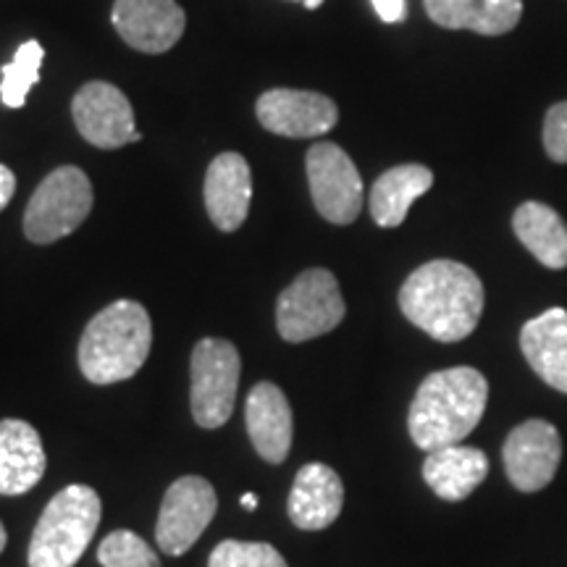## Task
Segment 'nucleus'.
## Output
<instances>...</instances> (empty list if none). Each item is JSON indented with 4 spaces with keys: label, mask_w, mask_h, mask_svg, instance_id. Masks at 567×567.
I'll use <instances>...</instances> for the list:
<instances>
[{
    "label": "nucleus",
    "mask_w": 567,
    "mask_h": 567,
    "mask_svg": "<svg viewBox=\"0 0 567 567\" xmlns=\"http://www.w3.org/2000/svg\"><path fill=\"white\" fill-rule=\"evenodd\" d=\"M484 284L457 260H431L415 268L400 289V308L436 342H463L484 313Z\"/></svg>",
    "instance_id": "f257e3e1"
},
{
    "label": "nucleus",
    "mask_w": 567,
    "mask_h": 567,
    "mask_svg": "<svg viewBox=\"0 0 567 567\" xmlns=\"http://www.w3.org/2000/svg\"><path fill=\"white\" fill-rule=\"evenodd\" d=\"M488 381L476 368H446L425 375L410 405L408 431L417 450L434 452L460 444L481 423Z\"/></svg>",
    "instance_id": "f03ea898"
},
{
    "label": "nucleus",
    "mask_w": 567,
    "mask_h": 567,
    "mask_svg": "<svg viewBox=\"0 0 567 567\" xmlns=\"http://www.w3.org/2000/svg\"><path fill=\"white\" fill-rule=\"evenodd\" d=\"M153 347V323L134 300H116L84 329L80 368L90 384L109 386L132 379L145 365Z\"/></svg>",
    "instance_id": "7ed1b4c3"
},
{
    "label": "nucleus",
    "mask_w": 567,
    "mask_h": 567,
    "mask_svg": "<svg viewBox=\"0 0 567 567\" xmlns=\"http://www.w3.org/2000/svg\"><path fill=\"white\" fill-rule=\"evenodd\" d=\"M103 505L95 488L71 484L42 509L34 526L27 563L30 567H74L90 547Z\"/></svg>",
    "instance_id": "20e7f679"
},
{
    "label": "nucleus",
    "mask_w": 567,
    "mask_h": 567,
    "mask_svg": "<svg viewBox=\"0 0 567 567\" xmlns=\"http://www.w3.org/2000/svg\"><path fill=\"white\" fill-rule=\"evenodd\" d=\"M347 305L337 276L326 268H308L289 284L276 302V329L284 342H310L344 321Z\"/></svg>",
    "instance_id": "39448f33"
},
{
    "label": "nucleus",
    "mask_w": 567,
    "mask_h": 567,
    "mask_svg": "<svg viewBox=\"0 0 567 567\" xmlns=\"http://www.w3.org/2000/svg\"><path fill=\"white\" fill-rule=\"evenodd\" d=\"M90 176L76 166L55 168L40 182L24 210V234L34 245H53L74 234L90 216Z\"/></svg>",
    "instance_id": "423d86ee"
},
{
    "label": "nucleus",
    "mask_w": 567,
    "mask_h": 567,
    "mask_svg": "<svg viewBox=\"0 0 567 567\" xmlns=\"http://www.w3.org/2000/svg\"><path fill=\"white\" fill-rule=\"evenodd\" d=\"M239 373H243V360H239L237 347L226 339H200L193 350V417L200 429H221L234 413L237 402Z\"/></svg>",
    "instance_id": "0eeeda50"
},
{
    "label": "nucleus",
    "mask_w": 567,
    "mask_h": 567,
    "mask_svg": "<svg viewBox=\"0 0 567 567\" xmlns=\"http://www.w3.org/2000/svg\"><path fill=\"white\" fill-rule=\"evenodd\" d=\"M310 195L316 210L329 224L347 226L363 210V179L350 155L334 142H318L305 155Z\"/></svg>",
    "instance_id": "6e6552de"
},
{
    "label": "nucleus",
    "mask_w": 567,
    "mask_h": 567,
    "mask_svg": "<svg viewBox=\"0 0 567 567\" xmlns=\"http://www.w3.org/2000/svg\"><path fill=\"white\" fill-rule=\"evenodd\" d=\"M218 509V496L208 481L200 476H184L168 486L161 502L155 542L161 551L172 557L187 555L195 542L210 526Z\"/></svg>",
    "instance_id": "1a4fd4ad"
},
{
    "label": "nucleus",
    "mask_w": 567,
    "mask_h": 567,
    "mask_svg": "<svg viewBox=\"0 0 567 567\" xmlns=\"http://www.w3.org/2000/svg\"><path fill=\"white\" fill-rule=\"evenodd\" d=\"M71 116H74L76 132L90 145L101 151H118V147L140 142L134 111L130 97L111 82H87L71 101Z\"/></svg>",
    "instance_id": "9d476101"
},
{
    "label": "nucleus",
    "mask_w": 567,
    "mask_h": 567,
    "mask_svg": "<svg viewBox=\"0 0 567 567\" xmlns=\"http://www.w3.org/2000/svg\"><path fill=\"white\" fill-rule=\"evenodd\" d=\"M509 484L520 492H542L555 481L563 463V439L549 421L530 417L509 431L502 446Z\"/></svg>",
    "instance_id": "9b49d317"
},
{
    "label": "nucleus",
    "mask_w": 567,
    "mask_h": 567,
    "mask_svg": "<svg viewBox=\"0 0 567 567\" xmlns=\"http://www.w3.org/2000/svg\"><path fill=\"white\" fill-rule=\"evenodd\" d=\"M255 113L264 130L292 140L321 137L339 122L337 103L313 90H268L255 103Z\"/></svg>",
    "instance_id": "f8f14e48"
},
{
    "label": "nucleus",
    "mask_w": 567,
    "mask_h": 567,
    "mask_svg": "<svg viewBox=\"0 0 567 567\" xmlns=\"http://www.w3.org/2000/svg\"><path fill=\"white\" fill-rule=\"evenodd\" d=\"M111 21L126 45L147 55L172 51L187 30V17L176 0H116Z\"/></svg>",
    "instance_id": "ddd939ff"
},
{
    "label": "nucleus",
    "mask_w": 567,
    "mask_h": 567,
    "mask_svg": "<svg viewBox=\"0 0 567 567\" xmlns=\"http://www.w3.org/2000/svg\"><path fill=\"white\" fill-rule=\"evenodd\" d=\"M205 210L216 229L237 231L247 221L252 200L250 163L239 153H221L210 161L203 184Z\"/></svg>",
    "instance_id": "4468645a"
},
{
    "label": "nucleus",
    "mask_w": 567,
    "mask_h": 567,
    "mask_svg": "<svg viewBox=\"0 0 567 567\" xmlns=\"http://www.w3.org/2000/svg\"><path fill=\"white\" fill-rule=\"evenodd\" d=\"M245 423L250 442L266 463L279 465L292 450V408L287 394L271 381H260L250 389L245 405Z\"/></svg>",
    "instance_id": "2eb2a0df"
},
{
    "label": "nucleus",
    "mask_w": 567,
    "mask_h": 567,
    "mask_svg": "<svg viewBox=\"0 0 567 567\" xmlns=\"http://www.w3.org/2000/svg\"><path fill=\"white\" fill-rule=\"evenodd\" d=\"M344 505V484L334 467L308 463L297 471L287 509L302 530H323L337 520Z\"/></svg>",
    "instance_id": "dca6fc26"
},
{
    "label": "nucleus",
    "mask_w": 567,
    "mask_h": 567,
    "mask_svg": "<svg viewBox=\"0 0 567 567\" xmlns=\"http://www.w3.org/2000/svg\"><path fill=\"white\" fill-rule=\"evenodd\" d=\"M48 457L34 425L19 417L0 421V494L19 496L45 476Z\"/></svg>",
    "instance_id": "f3484780"
},
{
    "label": "nucleus",
    "mask_w": 567,
    "mask_h": 567,
    "mask_svg": "<svg viewBox=\"0 0 567 567\" xmlns=\"http://www.w3.org/2000/svg\"><path fill=\"white\" fill-rule=\"evenodd\" d=\"M520 350L538 379L567 394V310L551 308L520 331Z\"/></svg>",
    "instance_id": "a211bd4d"
},
{
    "label": "nucleus",
    "mask_w": 567,
    "mask_h": 567,
    "mask_svg": "<svg viewBox=\"0 0 567 567\" xmlns=\"http://www.w3.org/2000/svg\"><path fill=\"white\" fill-rule=\"evenodd\" d=\"M488 476V457L476 446L452 444L429 452L423 463V478L439 499L463 502Z\"/></svg>",
    "instance_id": "6ab92c4d"
},
{
    "label": "nucleus",
    "mask_w": 567,
    "mask_h": 567,
    "mask_svg": "<svg viewBox=\"0 0 567 567\" xmlns=\"http://www.w3.org/2000/svg\"><path fill=\"white\" fill-rule=\"evenodd\" d=\"M425 13L444 30L507 34L523 17V0H423Z\"/></svg>",
    "instance_id": "aec40b11"
},
{
    "label": "nucleus",
    "mask_w": 567,
    "mask_h": 567,
    "mask_svg": "<svg viewBox=\"0 0 567 567\" xmlns=\"http://www.w3.org/2000/svg\"><path fill=\"white\" fill-rule=\"evenodd\" d=\"M434 187V172L421 163L389 168L371 187V216L384 229H394L408 218L417 197Z\"/></svg>",
    "instance_id": "412c9836"
},
{
    "label": "nucleus",
    "mask_w": 567,
    "mask_h": 567,
    "mask_svg": "<svg viewBox=\"0 0 567 567\" xmlns=\"http://www.w3.org/2000/svg\"><path fill=\"white\" fill-rule=\"evenodd\" d=\"M515 237L542 266L551 271L567 268V224L544 203H523L513 216Z\"/></svg>",
    "instance_id": "4be33fe9"
},
{
    "label": "nucleus",
    "mask_w": 567,
    "mask_h": 567,
    "mask_svg": "<svg viewBox=\"0 0 567 567\" xmlns=\"http://www.w3.org/2000/svg\"><path fill=\"white\" fill-rule=\"evenodd\" d=\"M45 61V51L38 40H27L24 45L19 48L13 61L6 63L0 69V101H3L6 109H21L27 103V95L34 84L40 82V66Z\"/></svg>",
    "instance_id": "5701e85b"
},
{
    "label": "nucleus",
    "mask_w": 567,
    "mask_h": 567,
    "mask_svg": "<svg viewBox=\"0 0 567 567\" xmlns=\"http://www.w3.org/2000/svg\"><path fill=\"white\" fill-rule=\"evenodd\" d=\"M97 559L103 567H161L153 547L132 530H113L97 547Z\"/></svg>",
    "instance_id": "b1692460"
},
{
    "label": "nucleus",
    "mask_w": 567,
    "mask_h": 567,
    "mask_svg": "<svg viewBox=\"0 0 567 567\" xmlns=\"http://www.w3.org/2000/svg\"><path fill=\"white\" fill-rule=\"evenodd\" d=\"M208 567H289L279 549L266 542H221L210 551Z\"/></svg>",
    "instance_id": "393cba45"
},
{
    "label": "nucleus",
    "mask_w": 567,
    "mask_h": 567,
    "mask_svg": "<svg viewBox=\"0 0 567 567\" xmlns=\"http://www.w3.org/2000/svg\"><path fill=\"white\" fill-rule=\"evenodd\" d=\"M544 147L555 163H567V101L551 105L544 118Z\"/></svg>",
    "instance_id": "a878e982"
},
{
    "label": "nucleus",
    "mask_w": 567,
    "mask_h": 567,
    "mask_svg": "<svg viewBox=\"0 0 567 567\" xmlns=\"http://www.w3.org/2000/svg\"><path fill=\"white\" fill-rule=\"evenodd\" d=\"M375 13H379L381 21H386V24H396V21L405 19L408 13V6L405 0H371Z\"/></svg>",
    "instance_id": "bb28decb"
},
{
    "label": "nucleus",
    "mask_w": 567,
    "mask_h": 567,
    "mask_svg": "<svg viewBox=\"0 0 567 567\" xmlns=\"http://www.w3.org/2000/svg\"><path fill=\"white\" fill-rule=\"evenodd\" d=\"M13 195H17V176H13L9 166L0 163V210H6V205L13 200Z\"/></svg>",
    "instance_id": "cd10ccee"
},
{
    "label": "nucleus",
    "mask_w": 567,
    "mask_h": 567,
    "mask_svg": "<svg viewBox=\"0 0 567 567\" xmlns=\"http://www.w3.org/2000/svg\"><path fill=\"white\" fill-rule=\"evenodd\" d=\"M243 507L247 509V513H255V507H258V496H255V494H245V496H243Z\"/></svg>",
    "instance_id": "c85d7f7f"
},
{
    "label": "nucleus",
    "mask_w": 567,
    "mask_h": 567,
    "mask_svg": "<svg viewBox=\"0 0 567 567\" xmlns=\"http://www.w3.org/2000/svg\"><path fill=\"white\" fill-rule=\"evenodd\" d=\"M6 542H9V536H6V528H3V523H0V551L6 549Z\"/></svg>",
    "instance_id": "c756f323"
},
{
    "label": "nucleus",
    "mask_w": 567,
    "mask_h": 567,
    "mask_svg": "<svg viewBox=\"0 0 567 567\" xmlns=\"http://www.w3.org/2000/svg\"><path fill=\"white\" fill-rule=\"evenodd\" d=\"M302 3H305V9H310V11H313V9H318V6L323 3V0H302Z\"/></svg>",
    "instance_id": "7c9ffc66"
}]
</instances>
